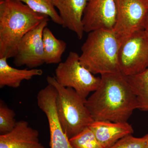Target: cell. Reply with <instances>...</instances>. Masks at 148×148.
<instances>
[{"mask_svg": "<svg viewBox=\"0 0 148 148\" xmlns=\"http://www.w3.org/2000/svg\"><path fill=\"white\" fill-rule=\"evenodd\" d=\"M3 1V0H0V1Z\"/></svg>", "mask_w": 148, "mask_h": 148, "instance_id": "obj_24", "label": "cell"}, {"mask_svg": "<svg viewBox=\"0 0 148 148\" xmlns=\"http://www.w3.org/2000/svg\"><path fill=\"white\" fill-rule=\"evenodd\" d=\"M89 127L103 148H110L121 138L134 133L133 127L127 122L94 121Z\"/></svg>", "mask_w": 148, "mask_h": 148, "instance_id": "obj_13", "label": "cell"}, {"mask_svg": "<svg viewBox=\"0 0 148 148\" xmlns=\"http://www.w3.org/2000/svg\"><path fill=\"white\" fill-rule=\"evenodd\" d=\"M69 140L73 148H103L89 127Z\"/></svg>", "mask_w": 148, "mask_h": 148, "instance_id": "obj_18", "label": "cell"}, {"mask_svg": "<svg viewBox=\"0 0 148 148\" xmlns=\"http://www.w3.org/2000/svg\"><path fill=\"white\" fill-rule=\"evenodd\" d=\"M49 18L19 1H0V58H14L22 37Z\"/></svg>", "mask_w": 148, "mask_h": 148, "instance_id": "obj_2", "label": "cell"}, {"mask_svg": "<svg viewBox=\"0 0 148 148\" xmlns=\"http://www.w3.org/2000/svg\"><path fill=\"white\" fill-rule=\"evenodd\" d=\"M121 73L125 76L141 73L148 68V37L144 30L122 41L119 54Z\"/></svg>", "mask_w": 148, "mask_h": 148, "instance_id": "obj_6", "label": "cell"}, {"mask_svg": "<svg viewBox=\"0 0 148 148\" xmlns=\"http://www.w3.org/2000/svg\"><path fill=\"white\" fill-rule=\"evenodd\" d=\"M48 84L56 88V113L61 127L69 139L89 127L94 121L86 106V101L71 88L59 84L55 77H47Z\"/></svg>", "mask_w": 148, "mask_h": 148, "instance_id": "obj_4", "label": "cell"}, {"mask_svg": "<svg viewBox=\"0 0 148 148\" xmlns=\"http://www.w3.org/2000/svg\"><path fill=\"white\" fill-rule=\"evenodd\" d=\"M148 9V0H139Z\"/></svg>", "mask_w": 148, "mask_h": 148, "instance_id": "obj_22", "label": "cell"}, {"mask_svg": "<svg viewBox=\"0 0 148 148\" xmlns=\"http://www.w3.org/2000/svg\"><path fill=\"white\" fill-rule=\"evenodd\" d=\"M147 140V135L142 138H136L130 135L121 138L109 148H143Z\"/></svg>", "mask_w": 148, "mask_h": 148, "instance_id": "obj_20", "label": "cell"}, {"mask_svg": "<svg viewBox=\"0 0 148 148\" xmlns=\"http://www.w3.org/2000/svg\"><path fill=\"white\" fill-rule=\"evenodd\" d=\"M6 58H0V88L5 86L17 88L24 80L42 75V70L38 69H18L10 66Z\"/></svg>", "mask_w": 148, "mask_h": 148, "instance_id": "obj_14", "label": "cell"}, {"mask_svg": "<svg viewBox=\"0 0 148 148\" xmlns=\"http://www.w3.org/2000/svg\"><path fill=\"white\" fill-rule=\"evenodd\" d=\"M125 77L137 98L138 109L148 111V68L140 73Z\"/></svg>", "mask_w": 148, "mask_h": 148, "instance_id": "obj_16", "label": "cell"}, {"mask_svg": "<svg viewBox=\"0 0 148 148\" xmlns=\"http://www.w3.org/2000/svg\"><path fill=\"white\" fill-rule=\"evenodd\" d=\"M143 30L148 37V10L144 22Z\"/></svg>", "mask_w": 148, "mask_h": 148, "instance_id": "obj_21", "label": "cell"}, {"mask_svg": "<svg viewBox=\"0 0 148 148\" xmlns=\"http://www.w3.org/2000/svg\"><path fill=\"white\" fill-rule=\"evenodd\" d=\"M147 140L145 147L143 148H148V134H147Z\"/></svg>", "mask_w": 148, "mask_h": 148, "instance_id": "obj_23", "label": "cell"}, {"mask_svg": "<svg viewBox=\"0 0 148 148\" xmlns=\"http://www.w3.org/2000/svg\"><path fill=\"white\" fill-rule=\"evenodd\" d=\"M117 15L114 32L121 42L143 30L148 9L139 0H116Z\"/></svg>", "mask_w": 148, "mask_h": 148, "instance_id": "obj_8", "label": "cell"}, {"mask_svg": "<svg viewBox=\"0 0 148 148\" xmlns=\"http://www.w3.org/2000/svg\"><path fill=\"white\" fill-rule=\"evenodd\" d=\"M116 15V0H89L83 16L84 32L113 30Z\"/></svg>", "mask_w": 148, "mask_h": 148, "instance_id": "obj_10", "label": "cell"}, {"mask_svg": "<svg viewBox=\"0 0 148 148\" xmlns=\"http://www.w3.org/2000/svg\"><path fill=\"white\" fill-rule=\"evenodd\" d=\"M79 55L81 64L93 75L120 73L119 54L121 41L113 30L88 33Z\"/></svg>", "mask_w": 148, "mask_h": 148, "instance_id": "obj_3", "label": "cell"}, {"mask_svg": "<svg viewBox=\"0 0 148 148\" xmlns=\"http://www.w3.org/2000/svg\"><path fill=\"white\" fill-rule=\"evenodd\" d=\"M39 133L26 121H16L11 131L0 135V148H45L40 142Z\"/></svg>", "mask_w": 148, "mask_h": 148, "instance_id": "obj_12", "label": "cell"}, {"mask_svg": "<svg viewBox=\"0 0 148 148\" xmlns=\"http://www.w3.org/2000/svg\"><path fill=\"white\" fill-rule=\"evenodd\" d=\"M15 113L2 100L0 101V133L1 135L10 132L15 127L16 121Z\"/></svg>", "mask_w": 148, "mask_h": 148, "instance_id": "obj_19", "label": "cell"}, {"mask_svg": "<svg viewBox=\"0 0 148 148\" xmlns=\"http://www.w3.org/2000/svg\"><path fill=\"white\" fill-rule=\"evenodd\" d=\"M27 5L31 9L38 13L47 15L56 24L62 25L63 21L56 10L53 0H16Z\"/></svg>", "mask_w": 148, "mask_h": 148, "instance_id": "obj_17", "label": "cell"}, {"mask_svg": "<svg viewBox=\"0 0 148 148\" xmlns=\"http://www.w3.org/2000/svg\"><path fill=\"white\" fill-rule=\"evenodd\" d=\"M89 0H53L62 21V27L73 32L79 40L84 33L82 18Z\"/></svg>", "mask_w": 148, "mask_h": 148, "instance_id": "obj_11", "label": "cell"}, {"mask_svg": "<svg viewBox=\"0 0 148 148\" xmlns=\"http://www.w3.org/2000/svg\"><path fill=\"white\" fill-rule=\"evenodd\" d=\"M49 21L47 19L42 21L22 37L13 58L15 66L34 69L45 64L42 34Z\"/></svg>", "mask_w": 148, "mask_h": 148, "instance_id": "obj_7", "label": "cell"}, {"mask_svg": "<svg viewBox=\"0 0 148 148\" xmlns=\"http://www.w3.org/2000/svg\"><path fill=\"white\" fill-rule=\"evenodd\" d=\"M101 78L98 88L86 101L93 120L127 122L139 106L126 77L120 73Z\"/></svg>", "mask_w": 148, "mask_h": 148, "instance_id": "obj_1", "label": "cell"}, {"mask_svg": "<svg viewBox=\"0 0 148 148\" xmlns=\"http://www.w3.org/2000/svg\"><path fill=\"white\" fill-rule=\"evenodd\" d=\"M57 95L56 88L48 84L39 91L37 96L38 107L45 114L48 121L50 148H73L57 116L56 107Z\"/></svg>", "mask_w": 148, "mask_h": 148, "instance_id": "obj_9", "label": "cell"}, {"mask_svg": "<svg viewBox=\"0 0 148 148\" xmlns=\"http://www.w3.org/2000/svg\"><path fill=\"white\" fill-rule=\"evenodd\" d=\"M42 38L45 64L61 63L62 55L67 47L66 42L56 38L50 29L47 27L43 31Z\"/></svg>", "mask_w": 148, "mask_h": 148, "instance_id": "obj_15", "label": "cell"}, {"mask_svg": "<svg viewBox=\"0 0 148 148\" xmlns=\"http://www.w3.org/2000/svg\"><path fill=\"white\" fill-rule=\"evenodd\" d=\"M55 78L59 84L73 88L84 99L96 90L101 80V77H95L81 65L79 55L73 51L69 52L65 61L58 64Z\"/></svg>", "mask_w": 148, "mask_h": 148, "instance_id": "obj_5", "label": "cell"}]
</instances>
